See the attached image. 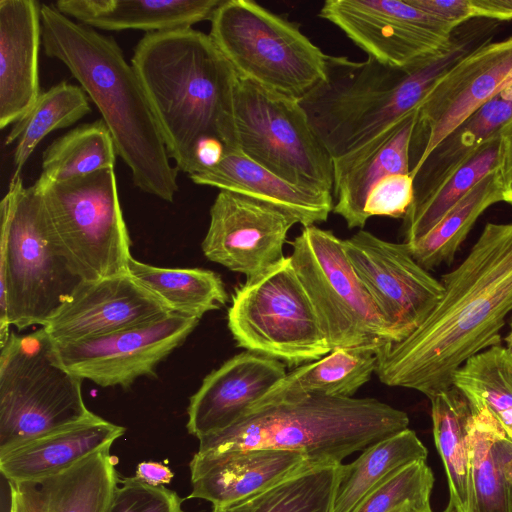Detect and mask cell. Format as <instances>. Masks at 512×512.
<instances>
[{"label":"cell","instance_id":"6da1fadb","mask_svg":"<svg viewBox=\"0 0 512 512\" xmlns=\"http://www.w3.org/2000/svg\"><path fill=\"white\" fill-rule=\"evenodd\" d=\"M444 294L409 336L375 349L376 375L429 399L453 386L470 358L501 345L512 313V222L487 223L465 259L440 280Z\"/></svg>","mask_w":512,"mask_h":512},{"label":"cell","instance_id":"7a4b0ae2","mask_svg":"<svg viewBox=\"0 0 512 512\" xmlns=\"http://www.w3.org/2000/svg\"><path fill=\"white\" fill-rule=\"evenodd\" d=\"M131 64L178 170L197 171V151L206 141L239 150L233 109L237 74L209 34L192 27L146 33Z\"/></svg>","mask_w":512,"mask_h":512},{"label":"cell","instance_id":"3957f363","mask_svg":"<svg viewBox=\"0 0 512 512\" xmlns=\"http://www.w3.org/2000/svg\"><path fill=\"white\" fill-rule=\"evenodd\" d=\"M457 27L451 46L407 68L367 57H326V73L299 103L331 159L351 154L418 109L435 83L467 53L490 40L493 21Z\"/></svg>","mask_w":512,"mask_h":512},{"label":"cell","instance_id":"277c9868","mask_svg":"<svg viewBox=\"0 0 512 512\" xmlns=\"http://www.w3.org/2000/svg\"><path fill=\"white\" fill-rule=\"evenodd\" d=\"M45 54L61 61L94 102L113 138L117 154L140 190L166 202L178 192V169L143 86L114 38L41 4Z\"/></svg>","mask_w":512,"mask_h":512},{"label":"cell","instance_id":"5b68a950","mask_svg":"<svg viewBox=\"0 0 512 512\" xmlns=\"http://www.w3.org/2000/svg\"><path fill=\"white\" fill-rule=\"evenodd\" d=\"M408 425L404 411L374 398L308 395L252 407L232 426L199 438L197 452L275 448L337 465Z\"/></svg>","mask_w":512,"mask_h":512},{"label":"cell","instance_id":"8992f818","mask_svg":"<svg viewBox=\"0 0 512 512\" xmlns=\"http://www.w3.org/2000/svg\"><path fill=\"white\" fill-rule=\"evenodd\" d=\"M0 346L13 325L44 326L85 280L53 232L41 191L14 173L1 201Z\"/></svg>","mask_w":512,"mask_h":512},{"label":"cell","instance_id":"52a82bcc","mask_svg":"<svg viewBox=\"0 0 512 512\" xmlns=\"http://www.w3.org/2000/svg\"><path fill=\"white\" fill-rule=\"evenodd\" d=\"M0 348V455L93 414L44 327L11 331Z\"/></svg>","mask_w":512,"mask_h":512},{"label":"cell","instance_id":"ba28073f","mask_svg":"<svg viewBox=\"0 0 512 512\" xmlns=\"http://www.w3.org/2000/svg\"><path fill=\"white\" fill-rule=\"evenodd\" d=\"M209 36L239 77L300 100L325 77L326 57L297 23L251 0H222Z\"/></svg>","mask_w":512,"mask_h":512},{"label":"cell","instance_id":"9c48e42d","mask_svg":"<svg viewBox=\"0 0 512 512\" xmlns=\"http://www.w3.org/2000/svg\"><path fill=\"white\" fill-rule=\"evenodd\" d=\"M228 328L239 347L288 366L331 352L289 256L234 290Z\"/></svg>","mask_w":512,"mask_h":512},{"label":"cell","instance_id":"30bf717a","mask_svg":"<svg viewBox=\"0 0 512 512\" xmlns=\"http://www.w3.org/2000/svg\"><path fill=\"white\" fill-rule=\"evenodd\" d=\"M289 256L331 351L399 342L332 231L303 227Z\"/></svg>","mask_w":512,"mask_h":512},{"label":"cell","instance_id":"8fae6325","mask_svg":"<svg viewBox=\"0 0 512 512\" xmlns=\"http://www.w3.org/2000/svg\"><path fill=\"white\" fill-rule=\"evenodd\" d=\"M233 109L243 154L293 185L332 193V159L299 100L237 75Z\"/></svg>","mask_w":512,"mask_h":512},{"label":"cell","instance_id":"7c38bea8","mask_svg":"<svg viewBox=\"0 0 512 512\" xmlns=\"http://www.w3.org/2000/svg\"><path fill=\"white\" fill-rule=\"evenodd\" d=\"M39 190L57 241L85 281L128 272L131 239L114 168Z\"/></svg>","mask_w":512,"mask_h":512},{"label":"cell","instance_id":"4fadbf2b","mask_svg":"<svg viewBox=\"0 0 512 512\" xmlns=\"http://www.w3.org/2000/svg\"><path fill=\"white\" fill-rule=\"evenodd\" d=\"M318 15L368 57L395 68L411 67L446 51L456 30L409 0H327Z\"/></svg>","mask_w":512,"mask_h":512},{"label":"cell","instance_id":"5bb4252c","mask_svg":"<svg viewBox=\"0 0 512 512\" xmlns=\"http://www.w3.org/2000/svg\"><path fill=\"white\" fill-rule=\"evenodd\" d=\"M512 83V36L488 40L452 66L418 107L410 147V174L467 117Z\"/></svg>","mask_w":512,"mask_h":512},{"label":"cell","instance_id":"9a60e30c","mask_svg":"<svg viewBox=\"0 0 512 512\" xmlns=\"http://www.w3.org/2000/svg\"><path fill=\"white\" fill-rule=\"evenodd\" d=\"M343 246L399 341L416 330L441 300L442 283L414 259L406 243L386 241L360 229L343 240Z\"/></svg>","mask_w":512,"mask_h":512},{"label":"cell","instance_id":"2e32d148","mask_svg":"<svg viewBox=\"0 0 512 512\" xmlns=\"http://www.w3.org/2000/svg\"><path fill=\"white\" fill-rule=\"evenodd\" d=\"M198 318L170 313L140 326L73 342L56 343L62 364L82 380L129 388L156 367L194 331Z\"/></svg>","mask_w":512,"mask_h":512},{"label":"cell","instance_id":"e0dca14e","mask_svg":"<svg viewBox=\"0 0 512 512\" xmlns=\"http://www.w3.org/2000/svg\"><path fill=\"white\" fill-rule=\"evenodd\" d=\"M297 223L273 205L220 190L210 208L201 248L208 260L254 277L285 257L287 234Z\"/></svg>","mask_w":512,"mask_h":512},{"label":"cell","instance_id":"ac0fdd59","mask_svg":"<svg viewBox=\"0 0 512 512\" xmlns=\"http://www.w3.org/2000/svg\"><path fill=\"white\" fill-rule=\"evenodd\" d=\"M173 311L128 272L85 281L44 326L56 343L95 338L157 321Z\"/></svg>","mask_w":512,"mask_h":512},{"label":"cell","instance_id":"d6986e66","mask_svg":"<svg viewBox=\"0 0 512 512\" xmlns=\"http://www.w3.org/2000/svg\"><path fill=\"white\" fill-rule=\"evenodd\" d=\"M286 374L279 360L247 350L236 354L190 397L188 432L199 439L232 426Z\"/></svg>","mask_w":512,"mask_h":512},{"label":"cell","instance_id":"ffe728a7","mask_svg":"<svg viewBox=\"0 0 512 512\" xmlns=\"http://www.w3.org/2000/svg\"><path fill=\"white\" fill-rule=\"evenodd\" d=\"M313 465L305 454L284 449L196 452L189 464L192 492L188 498L206 500L213 510H225Z\"/></svg>","mask_w":512,"mask_h":512},{"label":"cell","instance_id":"44dd1931","mask_svg":"<svg viewBox=\"0 0 512 512\" xmlns=\"http://www.w3.org/2000/svg\"><path fill=\"white\" fill-rule=\"evenodd\" d=\"M41 5L0 1V128L19 121L40 92Z\"/></svg>","mask_w":512,"mask_h":512},{"label":"cell","instance_id":"7402d4cb","mask_svg":"<svg viewBox=\"0 0 512 512\" xmlns=\"http://www.w3.org/2000/svg\"><path fill=\"white\" fill-rule=\"evenodd\" d=\"M418 109L410 112L359 150L332 160L333 213L349 229H362L364 206L370 190L382 178L410 174V147Z\"/></svg>","mask_w":512,"mask_h":512},{"label":"cell","instance_id":"603a6c76","mask_svg":"<svg viewBox=\"0 0 512 512\" xmlns=\"http://www.w3.org/2000/svg\"><path fill=\"white\" fill-rule=\"evenodd\" d=\"M102 449L49 476L9 483L13 512H106L119 480Z\"/></svg>","mask_w":512,"mask_h":512},{"label":"cell","instance_id":"cb8c5ba5","mask_svg":"<svg viewBox=\"0 0 512 512\" xmlns=\"http://www.w3.org/2000/svg\"><path fill=\"white\" fill-rule=\"evenodd\" d=\"M189 178L197 185L216 187L273 205L292 215L303 227L326 221L334 207L332 193L293 185L240 150L226 151L216 165Z\"/></svg>","mask_w":512,"mask_h":512},{"label":"cell","instance_id":"d4e9b609","mask_svg":"<svg viewBox=\"0 0 512 512\" xmlns=\"http://www.w3.org/2000/svg\"><path fill=\"white\" fill-rule=\"evenodd\" d=\"M125 428L96 414L0 455V471L9 483L59 473L111 447Z\"/></svg>","mask_w":512,"mask_h":512},{"label":"cell","instance_id":"484cf974","mask_svg":"<svg viewBox=\"0 0 512 512\" xmlns=\"http://www.w3.org/2000/svg\"><path fill=\"white\" fill-rule=\"evenodd\" d=\"M222 0H59L54 7L76 22L104 31L146 33L210 20Z\"/></svg>","mask_w":512,"mask_h":512},{"label":"cell","instance_id":"4316f807","mask_svg":"<svg viewBox=\"0 0 512 512\" xmlns=\"http://www.w3.org/2000/svg\"><path fill=\"white\" fill-rule=\"evenodd\" d=\"M471 410L469 471L472 512H509L512 440L486 408Z\"/></svg>","mask_w":512,"mask_h":512},{"label":"cell","instance_id":"83f0119b","mask_svg":"<svg viewBox=\"0 0 512 512\" xmlns=\"http://www.w3.org/2000/svg\"><path fill=\"white\" fill-rule=\"evenodd\" d=\"M375 349H335L319 360L300 365L287 373L251 408L285 398L308 395L353 397L376 371Z\"/></svg>","mask_w":512,"mask_h":512},{"label":"cell","instance_id":"f1b7e54d","mask_svg":"<svg viewBox=\"0 0 512 512\" xmlns=\"http://www.w3.org/2000/svg\"><path fill=\"white\" fill-rule=\"evenodd\" d=\"M511 119L512 83L467 117L430 153L414 175V201L430 193L469 154L500 133Z\"/></svg>","mask_w":512,"mask_h":512},{"label":"cell","instance_id":"f546056e","mask_svg":"<svg viewBox=\"0 0 512 512\" xmlns=\"http://www.w3.org/2000/svg\"><path fill=\"white\" fill-rule=\"evenodd\" d=\"M427 455L409 428L371 444L353 462L340 465L333 512H351L376 486L400 469L426 461Z\"/></svg>","mask_w":512,"mask_h":512},{"label":"cell","instance_id":"4dcf8cb0","mask_svg":"<svg viewBox=\"0 0 512 512\" xmlns=\"http://www.w3.org/2000/svg\"><path fill=\"white\" fill-rule=\"evenodd\" d=\"M430 401L434 441L446 471L449 501L459 512H472L469 471L471 407L454 386L434 395Z\"/></svg>","mask_w":512,"mask_h":512},{"label":"cell","instance_id":"1f68e13d","mask_svg":"<svg viewBox=\"0 0 512 512\" xmlns=\"http://www.w3.org/2000/svg\"><path fill=\"white\" fill-rule=\"evenodd\" d=\"M500 150L498 133L469 154L430 193L414 201L403 218L404 243L410 245L426 235L478 182L497 170Z\"/></svg>","mask_w":512,"mask_h":512},{"label":"cell","instance_id":"d6a6232c","mask_svg":"<svg viewBox=\"0 0 512 512\" xmlns=\"http://www.w3.org/2000/svg\"><path fill=\"white\" fill-rule=\"evenodd\" d=\"M128 273L181 315L201 319L228 301L220 275L211 270L158 267L132 257Z\"/></svg>","mask_w":512,"mask_h":512},{"label":"cell","instance_id":"836d02e7","mask_svg":"<svg viewBox=\"0 0 512 512\" xmlns=\"http://www.w3.org/2000/svg\"><path fill=\"white\" fill-rule=\"evenodd\" d=\"M503 201L499 171L486 175L422 238L408 245L426 270L451 264L477 219L490 206Z\"/></svg>","mask_w":512,"mask_h":512},{"label":"cell","instance_id":"e575fe53","mask_svg":"<svg viewBox=\"0 0 512 512\" xmlns=\"http://www.w3.org/2000/svg\"><path fill=\"white\" fill-rule=\"evenodd\" d=\"M116 147L102 119L84 123L55 139L43 152L39 189L114 168Z\"/></svg>","mask_w":512,"mask_h":512},{"label":"cell","instance_id":"d590c367","mask_svg":"<svg viewBox=\"0 0 512 512\" xmlns=\"http://www.w3.org/2000/svg\"><path fill=\"white\" fill-rule=\"evenodd\" d=\"M86 92L79 86L60 82L41 92L31 109L7 134L5 144L16 141L14 173H20L40 141L50 132L67 128L90 113Z\"/></svg>","mask_w":512,"mask_h":512},{"label":"cell","instance_id":"8d00e7d4","mask_svg":"<svg viewBox=\"0 0 512 512\" xmlns=\"http://www.w3.org/2000/svg\"><path fill=\"white\" fill-rule=\"evenodd\" d=\"M453 386L471 409L486 408L512 440V351L490 347L467 360L454 374Z\"/></svg>","mask_w":512,"mask_h":512},{"label":"cell","instance_id":"74e56055","mask_svg":"<svg viewBox=\"0 0 512 512\" xmlns=\"http://www.w3.org/2000/svg\"><path fill=\"white\" fill-rule=\"evenodd\" d=\"M340 465H313L225 512H333Z\"/></svg>","mask_w":512,"mask_h":512},{"label":"cell","instance_id":"f35d334b","mask_svg":"<svg viewBox=\"0 0 512 512\" xmlns=\"http://www.w3.org/2000/svg\"><path fill=\"white\" fill-rule=\"evenodd\" d=\"M434 475L426 461L410 464L371 490L351 512H393L414 501L430 500Z\"/></svg>","mask_w":512,"mask_h":512},{"label":"cell","instance_id":"ab89813d","mask_svg":"<svg viewBox=\"0 0 512 512\" xmlns=\"http://www.w3.org/2000/svg\"><path fill=\"white\" fill-rule=\"evenodd\" d=\"M106 512H184L179 495L163 486H151L137 477L120 482Z\"/></svg>","mask_w":512,"mask_h":512},{"label":"cell","instance_id":"60d3db41","mask_svg":"<svg viewBox=\"0 0 512 512\" xmlns=\"http://www.w3.org/2000/svg\"><path fill=\"white\" fill-rule=\"evenodd\" d=\"M414 201V178L411 174H393L382 178L370 190L364 213L373 216L404 218Z\"/></svg>","mask_w":512,"mask_h":512},{"label":"cell","instance_id":"b9f144b4","mask_svg":"<svg viewBox=\"0 0 512 512\" xmlns=\"http://www.w3.org/2000/svg\"><path fill=\"white\" fill-rule=\"evenodd\" d=\"M464 10L467 21L512 20V0H464Z\"/></svg>","mask_w":512,"mask_h":512},{"label":"cell","instance_id":"7bdbcfd3","mask_svg":"<svg viewBox=\"0 0 512 512\" xmlns=\"http://www.w3.org/2000/svg\"><path fill=\"white\" fill-rule=\"evenodd\" d=\"M501 150L499 175L503 189V201L512 205V119L500 131Z\"/></svg>","mask_w":512,"mask_h":512},{"label":"cell","instance_id":"ee69618b","mask_svg":"<svg viewBox=\"0 0 512 512\" xmlns=\"http://www.w3.org/2000/svg\"><path fill=\"white\" fill-rule=\"evenodd\" d=\"M135 477L151 486H162L171 481L173 473L162 463L145 461L138 464Z\"/></svg>","mask_w":512,"mask_h":512},{"label":"cell","instance_id":"f6af8a7d","mask_svg":"<svg viewBox=\"0 0 512 512\" xmlns=\"http://www.w3.org/2000/svg\"><path fill=\"white\" fill-rule=\"evenodd\" d=\"M393 512H433L430 505V500L410 502Z\"/></svg>","mask_w":512,"mask_h":512},{"label":"cell","instance_id":"bcb514c9","mask_svg":"<svg viewBox=\"0 0 512 512\" xmlns=\"http://www.w3.org/2000/svg\"><path fill=\"white\" fill-rule=\"evenodd\" d=\"M506 342H507V346L506 347L512 351V328H511V331H510V333L508 334V336L506 338Z\"/></svg>","mask_w":512,"mask_h":512},{"label":"cell","instance_id":"7dc6e473","mask_svg":"<svg viewBox=\"0 0 512 512\" xmlns=\"http://www.w3.org/2000/svg\"><path fill=\"white\" fill-rule=\"evenodd\" d=\"M443 512H459L452 502L449 501L448 506Z\"/></svg>","mask_w":512,"mask_h":512},{"label":"cell","instance_id":"c3c4849f","mask_svg":"<svg viewBox=\"0 0 512 512\" xmlns=\"http://www.w3.org/2000/svg\"><path fill=\"white\" fill-rule=\"evenodd\" d=\"M509 512H512V493H511L510 503H509Z\"/></svg>","mask_w":512,"mask_h":512},{"label":"cell","instance_id":"681fc988","mask_svg":"<svg viewBox=\"0 0 512 512\" xmlns=\"http://www.w3.org/2000/svg\"><path fill=\"white\" fill-rule=\"evenodd\" d=\"M212 512H224V511H219V510H213Z\"/></svg>","mask_w":512,"mask_h":512},{"label":"cell","instance_id":"f907efd6","mask_svg":"<svg viewBox=\"0 0 512 512\" xmlns=\"http://www.w3.org/2000/svg\"><path fill=\"white\" fill-rule=\"evenodd\" d=\"M10 512H13V511L10 509Z\"/></svg>","mask_w":512,"mask_h":512}]
</instances>
